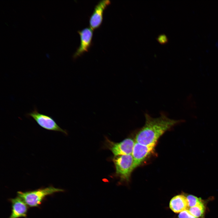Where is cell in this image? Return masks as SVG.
I'll return each instance as SVG.
<instances>
[{
	"label": "cell",
	"mask_w": 218,
	"mask_h": 218,
	"mask_svg": "<svg viewBox=\"0 0 218 218\" xmlns=\"http://www.w3.org/2000/svg\"><path fill=\"white\" fill-rule=\"evenodd\" d=\"M145 123L136 135L135 141L147 145H156L160 137L174 126L184 122L169 118L164 113L158 117L154 118L145 114Z\"/></svg>",
	"instance_id": "obj_1"
},
{
	"label": "cell",
	"mask_w": 218,
	"mask_h": 218,
	"mask_svg": "<svg viewBox=\"0 0 218 218\" xmlns=\"http://www.w3.org/2000/svg\"><path fill=\"white\" fill-rule=\"evenodd\" d=\"M64 191L62 189L50 186L32 191L24 192L18 191L17 193L18 196L21 198L28 206L35 207H38L41 205L47 196Z\"/></svg>",
	"instance_id": "obj_2"
},
{
	"label": "cell",
	"mask_w": 218,
	"mask_h": 218,
	"mask_svg": "<svg viewBox=\"0 0 218 218\" xmlns=\"http://www.w3.org/2000/svg\"><path fill=\"white\" fill-rule=\"evenodd\" d=\"M116 175L121 181L128 182L134 169V160L131 154L115 156L113 159Z\"/></svg>",
	"instance_id": "obj_3"
},
{
	"label": "cell",
	"mask_w": 218,
	"mask_h": 218,
	"mask_svg": "<svg viewBox=\"0 0 218 218\" xmlns=\"http://www.w3.org/2000/svg\"><path fill=\"white\" fill-rule=\"evenodd\" d=\"M26 115L33 119L40 126L46 130L67 134L66 131L61 128L51 117L40 113L36 107Z\"/></svg>",
	"instance_id": "obj_4"
},
{
	"label": "cell",
	"mask_w": 218,
	"mask_h": 218,
	"mask_svg": "<svg viewBox=\"0 0 218 218\" xmlns=\"http://www.w3.org/2000/svg\"><path fill=\"white\" fill-rule=\"evenodd\" d=\"M107 147L115 156L131 154L135 142L130 138L125 139L122 141L115 143L108 140Z\"/></svg>",
	"instance_id": "obj_5"
},
{
	"label": "cell",
	"mask_w": 218,
	"mask_h": 218,
	"mask_svg": "<svg viewBox=\"0 0 218 218\" xmlns=\"http://www.w3.org/2000/svg\"><path fill=\"white\" fill-rule=\"evenodd\" d=\"M155 145H147L135 141L131 155L134 160V169L139 166L152 153Z\"/></svg>",
	"instance_id": "obj_6"
},
{
	"label": "cell",
	"mask_w": 218,
	"mask_h": 218,
	"mask_svg": "<svg viewBox=\"0 0 218 218\" xmlns=\"http://www.w3.org/2000/svg\"><path fill=\"white\" fill-rule=\"evenodd\" d=\"M93 30L90 27L86 28L78 31L80 38V43L79 47L73 55L75 58L84 53L88 52L91 44Z\"/></svg>",
	"instance_id": "obj_7"
},
{
	"label": "cell",
	"mask_w": 218,
	"mask_h": 218,
	"mask_svg": "<svg viewBox=\"0 0 218 218\" xmlns=\"http://www.w3.org/2000/svg\"><path fill=\"white\" fill-rule=\"evenodd\" d=\"M110 4V0H103L99 1L95 6L89 21L90 27L93 30L98 28L101 25L104 11Z\"/></svg>",
	"instance_id": "obj_8"
},
{
	"label": "cell",
	"mask_w": 218,
	"mask_h": 218,
	"mask_svg": "<svg viewBox=\"0 0 218 218\" xmlns=\"http://www.w3.org/2000/svg\"><path fill=\"white\" fill-rule=\"evenodd\" d=\"M9 200L12 203V212L8 218H26L28 206L18 196L11 198Z\"/></svg>",
	"instance_id": "obj_9"
},
{
	"label": "cell",
	"mask_w": 218,
	"mask_h": 218,
	"mask_svg": "<svg viewBox=\"0 0 218 218\" xmlns=\"http://www.w3.org/2000/svg\"><path fill=\"white\" fill-rule=\"evenodd\" d=\"M169 206L175 213H180L189 208L187 197L183 195H178L173 197L170 200Z\"/></svg>",
	"instance_id": "obj_10"
},
{
	"label": "cell",
	"mask_w": 218,
	"mask_h": 218,
	"mask_svg": "<svg viewBox=\"0 0 218 218\" xmlns=\"http://www.w3.org/2000/svg\"><path fill=\"white\" fill-rule=\"evenodd\" d=\"M205 209V207L202 202L195 206L189 208L188 210L193 215L197 218H199L203 216Z\"/></svg>",
	"instance_id": "obj_11"
},
{
	"label": "cell",
	"mask_w": 218,
	"mask_h": 218,
	"mask_svg": "<svg viewBox=\"0 0 218 218\" xmlns=\"http://www.w3.org/2000/svg\"><path fill=\"white\" fill-rule=\"evenodd\" d=\"M186 197L188 201L189 208L195 206L203 202L201 198L192 195H188Z\"/></svg>",
	"instance_id": "obj_12"
},
{
	"label": "cell",
	"mask_w": 218,
	"mask_h": 218,
	"mask_svg": "<svg viewBox=\"0 0 218 218\" xmlns=\"http://www.w3.org/2000/svg\"><path fill=\"white\" fill-rule=\"evenodd\" d=\"M178 218H197L193 215L188 210H185L180 213L178 216Z\"/></svg>",
	"instance_id": "obj_13"
},
{
	"label": "cell",
	"mask_w": 218,
	"mask_h": 218,
	"mask_svg": "<svg viewBox=\"0 0 218 218\" xmlns=\"http://www.w3.org/2000/svg\"><path fill=\"white\" fill-rule=\"evenodd\" d=\"M157 41L161 44H164L167 43L168 39L167 36L164 34L160 35L157 38Z\"/></svg>",
	"instance_id": "obj_14"
}]
</instances>
